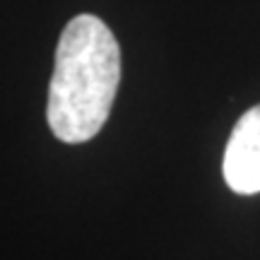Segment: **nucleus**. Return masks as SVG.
<instances>
[{"mask_svg":"<svg viewBox=\"0 0 260 260\" xmlns=\"http://www.w3.org/2000/svg\"><path fill=\"white\" fill-rule=\"evenodd\" d=\"M222 171L234 193H260V104L236 121L224 149Z\"/></svg>","mask_w":260,"mask_h":260,"instance_id":"nucleus-2","label":"nucleus"},{"mask_svg":"<svg viewBox=\"0 0 260 260\" xmlns=\"http://www.w3.org/2000/svg\"><path fill=\"white\" fill-rule=\"evenodd\" d=\"M121 84V46L96 15L65 24L48 84L46 121L60 142L82 145L109 121Z\"/></svg>","mask_w":260,"mask_h":260,"instance_id":"nucleus-1","label":"nucleus"}]
</instances>
